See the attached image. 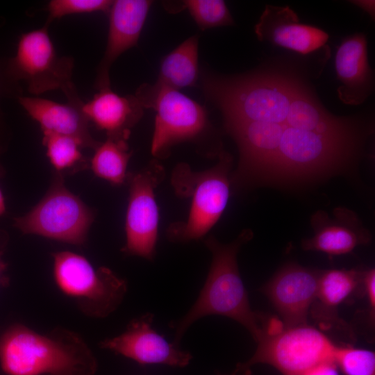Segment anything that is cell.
<instances>
[{
	"mask_svg": "<svg viewBox=\"0 0 375 375\" xmlns=\"http://www.w3.org/2000/svg\"><path fill=\"white\" fill-rule=\"evenodd\" d=\"M201 84L237 145L231 174L237 188L295 185L343 173L373 132L365 120L329 112L288 65L233 76L203 73Z\"/></svg>",
	"mask_w": 375,
	"mask_h": 375,
	"instance_id": "6da1fadb",
	"label": "cell"
},
{
	"mask_svg": "<svg viewBox=\"0 0 375 375\" xmlns=\"http://www.w3.org/2000/svg\"><path fill=\"white\" fill-rule=\"evenodd\" d=\"M250 229L243 230L229 243L208 237L204 244L212 254L207 278L190 310L180 319L171 322L174 330L172 343L181 347L183 336L196 321L209 315L228 317L242 325L256 342L262 335L265 317L253 311L242 280L238 264L240 248L253 238Z\"/></svg>",
	"mask_w": 375,
	"mask_h": 375,
	"instance_id": "7a4b0ae2",
	"label": "cell"
},
{
	"mask_svg": "<svg viewBox=\"0 0 375 375\" xmlns=\"http://www.w3.org/2000/svg\"><path fill=\"white\" fill-rule=\"evenodd\" d=\"M0 363L8 375H94L97 362L75 333L56 328L47 334L17 324L0 340Z\"/></svg>",
	"mask_w": 375,
	"mask_h": 375,
	"instance_id": "3957f363",
	"label": "cell"
},
{
	"mask_svg": "<svg viewBox=\"0 0 375 375\" xmlns=\"http://www.w3.org/2000/svg\"><path fill=\"white\" fill-rule=\"evenodd\" d=\"M232 166L231 155L223 149L217 163L208 169L194 171L183 162L176 165L171 184L178 196L190 200V207L185 221L173 223L167 228L170 241L201 239L216 224L229 199Z\"/></svg>",
	"mask_w": 375,
	"mask_h": 375,
	"instance_id": "277c9868",
	"label": "cell"
},
{
	"mask_svg": "<svg viewBox=\"0 0 375 375\" xmlns=\"http://www.w3.org/2000/svg\"><path fill=\"white\" fill-rule=\"evenodd\" d=\"M254 354L238 363L232 375H251L250 368L267 364L282 375H302L322 362L333 360L336 347L317 328L303 324L285 326L281 322L268 321Z\"/></svg>",
	"mask_w": 375,
	"mask_h": 375,
	"instance_id": "5b68a950",
	"label": "cell"
},
{
	"mask_svg": "<svg viewBox=\"0 0 375 375\" xmlns=\"http://www.w3.org/2000/svg\"><path fill=\"white\" fill-rule=\"evenodd\" d=\"M135 96L144 109L156 112L151 153L157 158L167 157L175 144L198 140L211 131L205 108L178 90L146 83Z\"/></svg>",
	"mask_w": 375,
	"mask_h": 375,
	"instance_id": "8992f818",
	"label": "cell"
},
{
	"mask_svg": "<svg viewBox=\"0 0 375 375\" xmlns=\"http://www.w3.org/2000/svg\"><path fill=\"white\" fill-rule=\"evenodd\" d=\"M53 274L59 288L74 298L85 315L103 318L122 302L127 283L110 269L94 268L83 256L71 251L53 254Z\"/></svg>",
	"mask_w": 375,
	"mask_h": 375,
	"instance_id": "52a82bcc",
	"label": "cell"
},
{
	"mask_svg": "<svg viewBox=\"0 0 375 375\" xmlns=\"http://www.w3.org/2000/svg\"><path fill=\"white\" fill-rule=\"evenodd\" d=\"M94 215L65 185L57 174L41 201L26 215L15 218L14 225L23 233L81 245L86 241Z\"/></svg>",
	"mask_w": 375,
	"mask_h": 375,
	"instance_id": "ba28073f",
	"label": "cell"
},
{
	"mask_svg": "<svg viewBox=\"0 0 375 375\" xmlns=\"http://www.w3.org/2000/svg\"><path fill=\"white\" fill-rule=\"evenodd\" d=\"M73 68L72 58L57 53L45 24L20 36L7 71L14 81H24L32 94L60 89L67 97L76 92L72 81Z\"/></svg>",
	"mask_w": 375,
	"mask_h": 375,
	"instance_id": "9c48e42d",
	"label": "cell"
},
{
	"mask_svg": "<svg viewBox=\"0 0 375 375\" xmlns=\"http://www.w3.org/2000/svg\"><path fill=\"white\" fill-rule=\"evenodd\" d=\"M157 159L142 169L128 173L129 196L125 219L126 242L122 251L153 260L158 240L159 210L155 190L165 178Z\"/></svg>",
	"mask_w": 375,
	"mask_h": 375,
	"instance_id": "30bf717a",
	"label": "cell"
},
{
	"mask_svg": "<svg viewBox=\"0 0 375 375\" xmlns=\"http://www.w3.org/2000/svg\"><path fill=\"white\" fill-rule=\"evenodd\" d=\"M154 315L146 312L131 320L122 334L103 340L100 347L131 358L141 365L187 366L192 354L167 342L152 328Z\"/></svg>",
	"mask_w": 375,
	"mask_h": 375,
	"instance_id": "8fae6325",
	"label": "cell"
},
{
	"mask_svg": "<svg viewBox=\"0 0 375 375\" xmlns=\"http://www.w3.org/2000/svg\"><path fill=\"white\" fill-rule=\"evenodd\" d=\"M319 272L290 263L262 288L283 326L307 324L308 315L317 297Z\"/></svg>",
	"mask_w": 375,
	"mask_h": 375,
	"instance_id": "7c38bea8",
	"label": "cell"
},
{
	"mask_svg": "<svg viewBox=\"0 0 375 375\" xmlns=\"http://www.w3.org/2000/svg\"><path fill=\"white\" fill-rule=\"evenodd\" d=\"M152 3L150 0L113 1L108 11L106 47L95 79L98 90L110 88V67L123 53L137 45Z\"/></svg>",
	"mask_w": 375,
	"mask_h": 375,
	"instance_id": "4fadbf2b",
	"label": "cell"
},
{
	"mask_svg": "<svg viewBox=\"0 0 375 375\" xmlns=\"http://www.w3.org/2000/svg\"><path fill=\"white\" fill-rule=\"evenodd\" d=\"M331 217L325 211H316L310 218L314 235L301 242L306 251H320L328 256L351 252L358 246L371 242L369 231L353 210L338 207Z\"/></svg>",
	"mask_w": 375,
	"mask_h": 375,
	"instance_id": "5bb4252c",
	"label": "cell"
},
{
	"mask_svg": "<svg viewBox=\"0 0 375 375\" xmlns=\"http://www.w3.org/2000/svg\"><path fill=\"white\" fill-rule=\"evenodd\" d=\"M296 12L288 6L267 5L254 31L260 41L307 54L322 47L328 40L324 31L299 23Z\"/></svg>",
	"mask_w": 375,
	"mask_h": 375,
	"instance_id": "9a60e30c",
	"label": "cell"
},
{
	"mask_svg": "<svg viewBox=\"0 0 375 375\" xmlns=\"http://www.w3.org/2000/svg\"><path fill=\"white\" fill-rule=\"evenodd\" d=\"M335 66L338 78L342 83L338 88L340 99L349 105L365 101L374 89L365 34L357 33L342 40L335 54Z\"/></svg>",
	"mask_w": 375,
	"mask_h": 375,
	"instance_id": "2e32d148",
	"label": "cell"
},
{
	"mask_svg": "<svg viewBox=\"0 0 375 375\" xmlns=\"http://www.w3.org/2000/svg\"><path fill=\"white\" fill-rule=\"evenodd\" d=\"M19 103L40 126L42 133H56L77 139L84 148L94 149L99 142L89 130L79 98L62 103L40 97H19Z\"/></svg>",
	"mask_w": 375,
	"mask_h": 375,
	"instance_id": "e0dca14e",
	"label": "cell"
},
{
	"mask_svg": "<svg viewBox=\"0 0 375 375\" xmlns=\"http://www.w3.org/2000/svg\"><path fill=\"white\" fill-rule=\"evenodd\" d=\"M81 110L89 123L104 131L107 137L128 140L131 128L142 118L144 108L135 95L121 96L109 88L83 102Z\"/></svg>",
	"mask_w": 375,
	"mask_h": 375,
	"instance_id": "ac0fdd59",
	"label": "cell"
},
{
	"mask_svg": "<svg viewBox=\"0 0 375 375\" xmlns=\"http://www.w3.org/2000/svg\"><path fill=\"white\" fill-rule=\"evenodd\" d=\"M199 37L193 35L161 60L157 83L178 90L194 86L199 77Z\"/></svg>",
	"mask_w": 375,
	"mask_h": 375,
	"instance_id": "d6986e66",
	"label": "cell"
},
{
	"mask_svg": "<svg viewBox=\"0 0 375 375\" xmlns=\"http://www.w3.org/2000/svg\"><path fill=\"white\" fill-rule=\"evenodd\" d=\"M127 141L107 137L105 141L99 142L89 160V167L95 176L115 185L127 180V167L132 155Z\"/></svg>",
	"mask_w": 375,
	"mask_h": 375,
	"instance_id": "ffe728a7",
	"label": "cell"
},
{
	"mask_svg": "<svg viewBox=\"0 0 375 375\" xmlns=\"http://www.w3.org/2000/svg\"><path fill=\"white\" fill-rule=\"evenodd\" d=\"M361 275L355 269L319 271L315 302L319 303L320 309L333 310L355 291L361 281Z\"/></svg>",
	"mask_w": 375,
	"mask_h": 375,
	"instance_id": "44dd1931",
	"label": "cell"
},
{
	"mask_svg": "<svg viewBox=\"0 0 375 375\" xmlns=\"http://www.w3.org/2000/svg\"><path fill=\"white\" fill-rule=\"evenodd\" d=\"M42 144L47 156L57 174L74 173L89 167L83 156L82 144L76 138L56 133L43 134Z\"/></svg>",
	"mask_w": 375,
	"mask_h": 375,
	"instance_id": "7402d4cb",
	"label": "cell"
},
{
	"mask_svg": "<svg viewBox=\"0 0 375 375\" xmlns=\"http://www.w3.org/2000/svg\"><path fill=\"white\" fill-rule=\"evenodd\" d=\"M186 8L195 23L202 31L226 26L234 25V20L222 0H185L178 3L171 12Z\"/></svg>",
	"mask_w": 375,
	"mask_h": 375,
	"instance_id": "603a6c76",
	"label": "cell"
},
{
	"mask_svg": "<svg viewBox=\"0 0 375 375\" xmlns=\"http://www.w3.org/2000/svg\"><path fill=\"white\" fill-rule=\"evenodd\" d=\"M333 361L345 375H375V353L372 351L336 346Z\"/></svg>",
	"mask_w": 375,
	"mask_h": 375,
	"instance_id": "cb8c5ba5",
	"label": "cell"
},
{
	"mask_svg": "<svg viewBox=\"0 0 375 375\" xmlns=\"http://www.w3.org/2000/svg\"><path fill=\"white\" fill-rule=\"evenodd\" d=\"M112 2L110 0H51L47 6L49 15L45 24L49 26L53 20L67 15L108 12Z\"/></svg>",
	"mask_w": 375,
	"mask_h": 375,
	"instance_id": "d4e9b609",
	"label": "cell"
},
{
	"mask_svg": "<svg viewBox=\"0 0 375 375\" xmlns=\"http://www.w3.org/2000/svg\"><path fill=\"white\" fill-rule=\"evenodd\" d=\"M361 281L364 285L368 303L371 310V317H374L375 312V270L369 269L361 275Z\"/></svg>",
	"mask_w": 375,
	"mask_h": 375,
	"instance_id": "484cf974",
	"label": "cell"
},
{
	"mask_svg": "<svg viewBox=\"0 0 375 375\" xmlns=\"http://www.w3.org/2000/svg\"><path fill=\"white\" fill-rule=\"evenodd\" d=\"M302 375H339V372L334 361L329 360L315 365Z\"/></svg>",
	"mask_w": 375,
	"mask_h": 375,
	"instance_id": "4316f807",
	"label": "cell"
},
{
	"mask_svg": "<svg viewBox=\"0 0 375 375\" xmlns=\"http://www.w3.org/2000/svg\"><path fill=\"white\" fill-rule=\"evenodd\" d=\"M354 4L369 14L372 17L374 16V1H353Z\"/></svg>",
	"mask_w": 375,
	"mask_h": 375,
	"instance_id": "83f0119b",
	"label": "cell"
},
{
	"mask_svg": "<svg viewBox=\"0 0 375 375\" xmlns=\"http://www.w3.org/2000/svg\"><path fill=\"white\" fill-rule=\"evenodd\" d=\"M3 252L0 250V283L2 281L3 273L6 269V263L3 261L2 258Z\"/></svg>",
	"mask_w": 375,
	"mask_h": 375,
	"instance_id": "f1b7e54d",
	"label": "cell"
},
{
	"mask_svg": "<svg viewBox=\"0 0 375 375\" xmlns=\"http://www.w3.org/2000/svg\"><path fill=\"white\" fill-rule=\"evenodd\" d=\"M6 211V206L3 195L0 188V217L3 215Z\"/></svg>",
	"mask_w": 375,
	"mask_h": 375,
	"instance_id": "f546056e",
	"label": "cell"
}]
</instances>
